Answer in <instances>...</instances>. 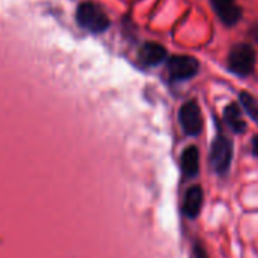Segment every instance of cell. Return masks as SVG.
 <instances>
[{
	"instance_id": "2",
	"label": "cell",
	"mask_w": 258,
	"mask_h": 258,
	"mask_svg": "<svg viewBox=\"0 0 258 258\" xmlns=\"http://www.w3.org/2000/svg\"><path fill=\"white\" fill-rule=\"evenodd\" d=\"M228 68L237 76H249L255 68V51L248 44H237L228 56Z\"/></svg>"
},
{
	"instance_id": "3",
	"label": "cell",
	"mask_w": 258,
	"mask_h": 258,
	"mask_svg": "<svg viewBox=\"0 0 258 258\" xmlns=\"http://www.w3.org/2000/svg\"><path fill=\"white\" fill-rule=\"evenodd\" d=\"M233 160V144L225 136H216L212 142L210 165L218 174H227Z\"/></svg>"
},
{
	"instance_id": "7",
	"label": "cell",
	"mask_w": 258,
	"mask_h": 258,
	"mask_svg": "<svg viewBox=\"0 0 258 258\" xmlns=\"http://www.w3.org/2000/svg\"><path fill=\"white\" fill-rule=\"evenodd\" d=\"M204 203V190L201 186H192L184 195V215L190 219L200 216Z\"/></svg>"
},
{
	"instance_id": "11",
	"label": "cell",
	"mask_w": 258,
	"mask_h": 258,
	"mask_svg": "<svg viewBox=\"0 0 258 258\" xmlns=\"http://www.w3.org/2000/svg\"><path fill=\"white\" fill-rule=\"evenodd\" d=\"M240 100H242V103H243V107L246 109V113L249 115V116H252L255 121H258V103L249 95V94H246V92H243L242 95H240Z\"/></svg>"
},
{
	"instance_id": "13",
	"label": "cell",
	"mask_w": 258,
	"mask_h": 258,
	"mask_svg": "<svg viewBox=\"0 0 258 258\" xmlns=\"http://www.w3.org/2000/svg\"><path fill=\"white\" fill-rule=\"evenodd\" d=\"M195 251H197V257L198 258H207V254L204 252V249H203L201 246H198V245H197Z\"/></svg>"
},
{
	"instance_id": "9",
	"label": "cell",
	"mask_w": 258,
	"mask_h": 258,
	"mask_svg": "<svg viewBox=\"0 0 258 258\" xmlns=\"http://www.w3.org/2000/svg\"><path fill=\"white\" fill-rule=\"evenodd\" d=\"M181 169L186 177L194 178L200 171V151L195 145L187 147L181 154Z\"/></svg>"
},
{
	"instance_id": "6",
	"label": "cell",
	"mask_w": 258,
	"mask_h": 258,
	"mask_svg": "<svg viewBox=\"0 0 258 258\" xmlns=\"http://www.w3.org/2000/svg\"><path fill=\"white\" fill-rule=\"evenodd\" d=\"M212 6L221 21L227 26H234L242 18V8L236 0H212Z\"/></svg>"
},
{
	"instance_id": "12",
	"label": "cell",
	"mask_w": 258,
	"mask_h": 258,
	"mask_svg": "<svg viewBox=\"0 0 258 258\" xmlns=\"http://www.w3.org/2000/svg\"><path fill=\"white\" fill-rule=\"evenodd\" d=\"M252 153L255 157H258V135L252 139Z\"/></svg>"
},
{
	"instance_id": "5",
	"label": "cell",
	"mask_w": 258,
	"mask_h": 258,
	"mask_svg": "<svg viewBox=\"0 0 258 258\" xmlns=\"http://www.w3.org/2000/svg\"><path fill=\"white\" fill-rule=\"evenodd\" d=\"M200 63L195 57L178 54L168 60V73L174 80H189L198 74Z\"/></svg>"
},
{
	"instance_id": "1",
	"label": "cell",
	"mask_w": 258,
	"mask_h": 258,
	"mask_svg": "<svg viewBox=\"0 0 258 258\" xmlns=\"http://www.w3.org/2000/svg\"><path fill=\"white\" fill-rule=\"evenodd\" d=\"M76 18H77V23L83 29H86L89 32H94V33H101L109 27L107 15L101 11V8H98L97 5L89 3V2L82 3L77 8Z\"/></svg>"
},
{
	"instance_id": "10",
	"label": "cell",
	"mask_w": 258,
	"mask_h": 258,
	"mask_svg": "<svg viewBox=\"0 0 258 258\" xmlns=\"http://www.w3.org/2000/svg\"><path fill=\"white\" fill-rule=\"evenodd\" d=\"M225 121L227 124L231 127V130L234 133H243L245 128H246V122L242 116V112H240V107L237 104H230L227 109H225Z\"/></svg>"
},
{
	"instance_id": "8",
	"label": "cell",
	"mask_w": 258,
	"mask_h": 258,
	"mask_svg": "<svg viewBox=\"0 0 258 258\" xmlns=\"http://www.w3.org/2000/svg\"><path fill=\"white\" fill-rule=\"evenodd\" d=\"M166 59V48L157 42H145L139 50V60L147 67H154Z\"/></svg>"
},
{
	"instance_id": "4",
	"label": "cell",
	"mask_w": 258,
	"mask_h": 258,
	"mask_svg": "<svg viewBox=\"0 0 258 258\" xmlns=\"http://www.w3.org/2000/svg\"><path fill=\"white\" fill-rule=\"evenodd\" d=\"M178 119H180V124L186 135L198 136L201 133L203 115H201V109L197 101H194V100L186 101L178 112Z\"/></svg>"
}]
</instances>
